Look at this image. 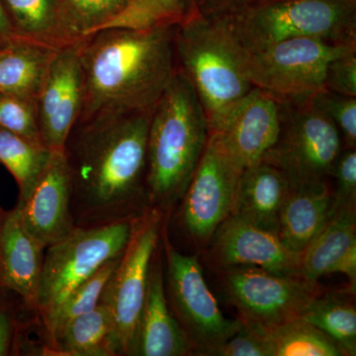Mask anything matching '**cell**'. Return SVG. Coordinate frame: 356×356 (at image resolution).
<instances>
[{
  "label": "cell",
  "instance_id": "d590c367",
  "mask_svg": "<svg viewBox=\"0 0 356 356\" xmlns=\"http://www.w3.org/2000/svg\"><path fill=\"white\" fill-rule=\"evenodd\" d=\"M252 0H195L198 13L206 17L220 18L236 13Z\"/></svg>",
  "mask_w": 356,
  "mask_h": 356
},
{
  "label": "cell",
  "instance_id": "8d00e7d4",
  "mask_svg": "<svg viewBox=\"0 0 356 356\" xmlns=\"http://www.w3.org/2000/svg\"><path fill=\"white\" fill-rule=\"evenodd\" d=\"M17 332L18 323L13 312L0 307V356L11 355Z\"/></svg>",
  "mask_w": 356,
  "mask_h": 356
},
{
  "label": "cell",
  "instance_id": "2e32d148",
  "mask_svg": "<svg viewBox=\"0 0 356 356\" xmlns=\"http://www.w3.org/2000/svg\"><path fill=\"white\" fill-rule=\"evenodd\" d=\"M70 199L72 182L64 152L53 151L31 195L16 205L23 226L44 250L76 229Z\"/></svg>",
  "mask_w": 356,
  "mask_h": 356
},
{
  "label": "cell",
  "instance_id": "f546056e",
  "mask_svg": "<svg viewBox=\"0 0 356 356\" xmlns=\"http://www.w3.org/2000/svg\"><path fill=\"white\" fill-rule=\"evenodd\" d=\"M309 103L325 115L341 133L343 147H356V97L339 95L323 88L307 97Z\"/></svg>",
  "mask_w": 356,
  "mask_h": 356
},
{
  "label": "cell",
  "instance_id": "d4e9b609",
  "mask_svg": "<svg viewBox=\"0 0 356 356\" xmlns=\"http://www.w3.org/2000/svg\"><path fill=\"white\" fill-rule=\"evenodd\" d=\"M58 50L17 39L0 48V93L36 102Z\"/></svg>",
  "mask_w": 356,
  "mask_h": 356
},
{
  "label": "cell",
  "instance_id": "4dcf8cb0",
  "mask_svg": "<svg viewBox=\"0 0 356 356\" xmlns=\"http://www.w3.org/2000/svg\"><path fill=\"white\" fill-rule=\"evenodd\" d=\"M0 129L44 146L40 136L34 100L0 93Z\"/></svg>",
  "mask_w": 356,
  "mask_h": 356
},
{
  "label": "cell",
  "instance_id": "7a4b0ae2",
  "mask_svg": "<svg viewBox=\"0 0 356 356\" xmlns=\"http://www.w3.org/2000/svg\"><path fill=\"white\" fill-rule=\"evenodd\" d=\"M177 26L110 28L84 37L79 43L83 105L79 119L153 111L178 70Z\"/></svg>",
  "mask_w": 356,
  "mask_h": 356
},
{
  "label": "cell",
  "instance_id": "277c9868",
  "mask_svg": "<svg viewBox=\"0 0 356 356\" xmlns=\"http://www.w3.org/2000/svg\"><path fill=\"white\" fill-rule=\"evenodd\" d=\"M219 19L248 53L296 38L356 44V0H252Z\"/></svg>",
  "mask_w": 356,
  "mask_h": 356
},
{
  "label": "cell",
  "instance_id": "30bf717a",
  "mask_svg": "<svg viewBox=\"0 0 356 356\" xmlns=\"http://www.w3.org/2000/svg\"><path fill=\"white\" fill-rule=\"evenodd\" d=\"M163 217L151 209L134 221L132 235L100 302L113 318L119 356L132 355L149 284V269L161 243Z\"/></svg>",
  "mask_w": 356,
  "mask_h": 356
},
{
  "label": "cell",
  "instance_id": "3957f363",
  "mask_svg": "<svg viewBox=\"0 0 356 356\" xmlns=\"http://www.w3.org/2000/svg\"><path fill=\"white\" fill-rule=\"evenodd\" d=\"M209 138L202 104L179 69L154 105L147 136V185L152 209L168 214L191 184Z\"/></svg>",
  "mask_w": 356,
  "mask_h": 356
},
{
  "label": "cell",
  "instance_id": "d6a6232c",
  "mask_svg": "<svg viewBox=\"0 0 356 356\" xmlns=\"http://www.w3.org/2000/svg\"><path fill=\"white\" fill-rule=\"evenodd\" d=\"M208 355L270 356L264 337V327L245 321L233 336L213 348Z\"/></svg>",
  "mask_w": 356,
  "mask_h": 356
},
{
  "label": "cell",
  "instance_id": "52a82bcc",
  "mask_svg": "<svg viewBox=\"0 0 356 356\" xmlns=\"http://www.w3.org/2000/svg\"><path fill=\"white\" fill-rule=\"evenodd\" d=\"M280 102V134L261 161L280 170L290 188L329 181L344 147L341 133L307 97Z\"/></svg>",
  "mask_w": 356,
  "mask_h": 356
},
{
  "label": "cell",
  "instance_id": "cb8c5ba5",
  "mask_svg": "<svg viewBox=\"0 0 356 356\" xmlns=\"http://www.w3.org/2000/svg\"><path fill=\"white\" fill-rule=\"evenodd\" d=\"M81 36L110 28H145L161 24L149 0H62Z\"/></svg>",
  "mask_w": 356,
  "mask_h": 356
},
{
  "label": "cell",
  "instance_id": "8992f818",
  "mask_svg": "<svg viewBox=\"0 0 356 356\" xmlns=\"http://www.w3.org/2000/svg\"><path fill=\"white\" fill-rule=\"evenodd\" d=\"M134 221L95 228H76L46 248L40 277L37 312L42 327L77 287L107 262L123 255Z\"/></svg>",
  "mask_w": 356,
  "mask_h": 356
},
{
  "label": "cell",
  "instance_id": "8fae6325",
  "mask_svg": "<svg viewBox=\"0 0 356 356\" xmlns=\"http://www.w3.org/2000/svg\"><path fill=\"white\" fill-rule=\"evenodd\" d=\"M225 293L245 322L273 327L300 318L320 293L317 283L302 276L281 275L257 266L220 270Z\"/></svg>",
  "mask_w": 356,
  "mask_h": 356
},
{
  "label": "cell",
  "instance_id": "83f0119b",
  "mask_svg": "<svg viewBox=\"0 0 356 356\" xmlns=\"http://www.w3.org/2000/svg\"><path fill=\"white\" fill-rule=\"evenodd\" d=\"M270 356H343L334 341L303 318L264 327Z\"/></svg>",
  "mask_w": 356,
  "mask_h": 356
},
{
  "label": "cell",
  "instance_id": "603a6c76",
  "mask_svg": "<svg viewBox=\"0 0 356 356\" xmlns=\"http://www.w3.org/2000/svg\"><path fill=\"white\" fill-rule=\"evenodd\" d=\"M46 353L67 356H119L108 307L99 302L93 310L60 327L49 339Z\"/></svg>",
  "mask_w": 356,
  "mask_h": 356
},
{
  "label": "cell",
  "instance_id": "5b68a950",
  "mask_svg": "<svg viewBox=\"0 0 356 356\" xmlns=\"http://www.w3.org/2000/svg\"><path fill=\"white\" fill-rule=\"evenodd\" d=\"M178 69L195 90L208 124L254 86L243 70V50L219 18L200 13L177 26Z\"/></svg>",
  "mask_w": 356,
  "mask_h": 356
},
{
  "label": "cell",
  "instance_id": "1f68e13d",
  "mask_svg": "<svg viewBox=\"0 0 356 356\" xmlns=\"http://www.w3.org/2000/svg\"><path fill=\"white\" fill-rule=\"evenodd\" d=\"M332 212L355 210L356 204V149L343 147L331 173Z\"/></svg>",
  "mask_w": 356,
  "mask_h": 356
},
{
  "label": "cell",
  "instance_id": "836d02e7",
  "mask_svg": "<svg viewBox=\"0 0 356 356\" xmlns=\"http://www.w3.org/2000/svg\"><path fill=\"white\" fill-rule=\"evenodd\" d=\"M324 88L356 97V48L332 58L325 70Z\"/></svg>",
  "mask_w": 356,
  "mask_h": 356
},
{
  "label": "cell",
  "instance_id": "e575fe53",
  "mask_svg": "<svg viewBox=\"0 0 356 356\" xmlns=\"http://www.w3.org/2000/svg\"><path fill=\"white\" fill-rule=\"evenodd\" d=\"M161 24L178 25L198 14L195 0H149Z\"/></svg>",
  "mask_w": 356,
  "mask_h": 356
},
{
  "label": "cell",
  "instance_id": "9c48e42d",
  "mask_svg": "<svg viewBox=\"0 0 356 356\" xmlns=\"http://www.w3.org/2000/svg\"><path fill=\"white\" fill-rule=\"evenodd\" d=\"M356 44H334L322 40L296 38L267 47L243 51V70L254 88L278 99L308 97L324 88L325 70L332 58Z\"/></svg>",
  "mask_w": 356,
  "mask_h": 356
},
{
  "label": "cell",
  "instance_id": "f35d334b",
  "mask_svg": "<svg viewBox=\"0 0 356 356\" xmlns=\"http://www.w3.org/2000/svg\"><path fill=\"white\" fill-rule=\"evenodd\" d=\"M4 214L2 213L1 209H0V227H1L2 221H3Z\"/></svg>",
  "mask_w": 356,
  "mask_h": 356
},
{
  "label": "cell",
  "instance_id": "f1b7e54d",
  "mask_svg": "<svg viewBox=\"0 0 356 356\" xmlns=\"http://www.w3.org/2000/svg\"><path fill=\"white\" fill-rule=\"evenodd\" d=\"M122 257L107 262L97 273L93 274L89 280L76 288L65 300L64 303L51 316L50 320L44 325V336L46 339V350L49 339L60 327L70 320L93 310L99 304L103 291L108 284L110 278L116 270Z\"/></svg>",
  "mask_w": 356,
  "mask_h": 356
},
{
  "label": "cell",
  "instance_id": "7402d4cb",
  "mask_svg": "<svg viewBox=\"0 0 356 356\" xmlns=\"http://www.w3.org/2000/svg\"><path fill=\"white\" fill-rule=\"evenodd\" d=\"M18 39L60 50L83 39L62 0H1Z\"/></svg>",
  "mask_w": 356,
  "mask_h": 356
},
{
  "label": "cell",
  "instance_id": "ffe728a7",
  "mask_svg": "<svg viewBox=\"0 0 356 356\" xmlns=\"http://www.w3.org/2000/svg\"><path fill=\"white\" fill-rule=\"evenodd\" d=\"M289 192L285 175L259 161L243 170L232 214L278 235L281 210Z\"/></svg>",
  "mask_w": 356,
  "mask_h": 356
},
{
  "label": "cell",
  "instance_id": "9a60e30c",
  "mask_svg": "<svg viewBox=\"0 0 356 356\" xmlns=\"http://www.w3.org/2000/svg\"><path fill=\"white\" fill-rule=\"evenodd\" d=\"M208 259L219 270L234 266H257L281 274L301 276V255L293 254L280 236L232 214L210 238Z\"/></svg>",
  "mask_w": 356,
  "mask_h": 356
},
{
  "label": "cell",
  "instance_id": "4fadbf2b",
  "mask_svg": "<svg viewBox=\"0 0 356 356\" xmlns=\"http://www.w3.org/2000/svg\"><path fill=\"white\" fill-rule=\"evenodd\" d=\"M281 125L277 97L252 88L209 124V137L241 170L261 161L277 140Z\"/></svg>",
  "mask_w": 356,
  "mask_h": 356
},
{
  "label": "cell",
  "instance_id": "4316f807",
  "mask_svg": "<svg viewBox=\"0 0 356 356\" xmlns=\"http://www.w3.org/2000/svg\"><path fill=\"white\" fill-rule=\"evenodd\" d=\"M51 149L0 129V163L13 175L19 188L17 205L31 195L51 156Z\"/></svg>",
  "mask_w": 356,
  "mask_h": 356
},
{
  "label": "cell",
  "instance_id": "ac0fdd59",
  "mask_svg": "<svg viewBox=\"0 0 356 356\" xmlns=\"http://www.w3.org/2000/svg\"><path fill=\"white\" fill-rule=\"evenodd\" d=\"M44 252L23 226L19 209L6 213L0 227V288L15 293L35 311Z\"/></svg>",
  "mask_w": 356,
  "mask_h": 356
},
{
  "label": "cell",
  "instance_id": "d6986e66",
  "mask_svg": "<svg viewBox=\"0 0 356 356\" xmlns=\"http://www.w3.org/2000/svg\"><path fill=\"white\" fill-rule=\"evenodd\" d=\"M355 210L332 212L331 219L301 255L300 274L310 282L332 273H341L356 284Z\"/></svg>",
  "mask_w": 356,
  "mask_h": 356
},
{
  "label": "cell",
  "instance_id": "74e56055",
  "mask_svg": "<svg viewBox=\"0 0 356 356\" xmlns=\"http://www.w3.org/2000/svg\"><path fill=\"white\" fill-rule=\"evenodd\" d=\"M17 39L16 35L14 34L13 26L9 22L8 17H7L3 4L0 0V48L13 43V41Z\"/></svg>",
  "mask_w": 356,
  "mask_h": 356
},
{
  "label": "cell",
  "instance_id": "484cf974",
  "mask_svg": "<svg viewBox=\"0 0 356 356\" xmlns=\"http://www.w3.org/2000/svg\"><path fill=\"white\" fill-rule=\"evenodd\" d=\"M300 318L331 337L346 356L356 355V311L350 299L339 293H318Z\"/></svg>",
  "mask_w": 356,
  "mask_h": 356
},
{
  "label": "cell",
  "instance_id": "44dd1931",
  "mask_svg": "<svg viewBox=\"0 0 356 356\" xmlns=\"http://www.w3.org/2000/svg\"><path fill=\"white\" fill-rule=\"evenodd\" d=\"M329 181L290 188L280 218L278 236L293 254L302 255L332 215Z\"/></svg>",
  "mask_w": 356,
  "mask_h": 356
},
{
  "label": "cell",
  "instance_id": "e0dca14e",
  "mask_svg": "<svg viewBox=\"0 0 356 356\" xmlns=\"http://www.w3.org/2000/svg\"><path fill=\"white\" fill-rule=\"evenodd\" d=\"M193 353L191 341L175 317L165 292L161 243L149 269L146 300L134 341L132 355L184 356Z\"/></svg>",
  "mask_w": 356,
  "mask_h": 356
},
{
  "label": "cell",
  "instance_id": "5bb4252c",
  "mask_svg": "<svg viewBox=\"0 0 356 356\" xmlns=\"http://www.w3.org/2000/svg\"><path fill=\"white\" fill-rule=\"evenodd\" d=\"M81 41L57 51L36 98L40 136L44 146L51 151H63L83 110Z\"/></svg>",
  "mask_w": 356,
  "mask_h": 356
},
{
  "label": "cell",
  "instance_id": "7c38bea8",
  "mask_svg": "<svg viewBox=\"0 0 356 356\" xmlns=\"http://www.w3.org/2000/svg\"><path fill=\"white\" fill-rule=\"evenodd\" d=\"M242 172L208 138L202 158L179 201L180 222L192 241L208 242L218 227L231 216Z\"/></svg>",
  "mask_w": 356,
  "mask_h": 356
},
{
  "label": "cell",
  "instance_id": "ba28073f",
  "mask_svg": "<svg viewBox=\"0 0 356 356\" xmlns=\"http://www.w3.org/2000/svg\"><path fill=\"white\" fill-rule=\"evenodd\" d=\"M161 238L165 254L168 304L193 351L208 355L213 348L233 336L243 321L225 317L206 284L197 257L177 250L163 228Z\"/></svg>",
  "mask_w": 356,
  "mask_h": 356
},
{
  "label": "cell",
  "instance_id": "6da1fadb",
  "mask_svg": "<svg viewBox=\"0 0 356 356\" xmlns=\"http://www.w3.org/2000/svg\"><path fill=\"white\" fill-rule=\"evenodd\" d=\"M152 111L114 112L79 119L64 152L76 228L133 221L152 209L147 136Z\"/></svg>",
  "mask_w": 356,
  "mask_h": 356
}]
</instances>
